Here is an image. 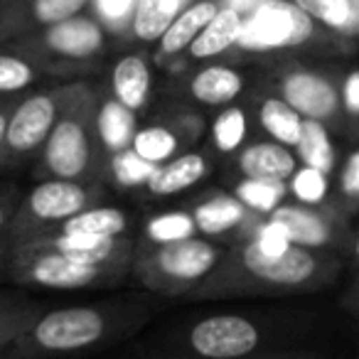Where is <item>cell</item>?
<instances>
[{
    "label": "cell",
    "instance_id": "1",
    "mask_svg": "<svg viewBox=\"0 0 359 359\" xmlns=\"http://www.w3.org/2000/svg\"><path fill=\"white\" fill-rule=\"evenodd\" d=\"M145 320L138 305H67L45 310L0 359H79L128 337Z\"/></svg>",
    "mask_w": 359,
    "mask_h": 359
},
{
    "label": "cell",
    "instance_id": "2",
    "mask_svg": "<svg viewBox=\"0 0 359 359\" xmlns=\"http://www.w3.org/2000/svg\"><path fill=\"white\" fill-rule=\"evenodd\" d=\"M332 278V266L318 251L290 246L280 256H266L254 244L241 246L229 261H222L205 285L197 288V298H224V295L256 293H298L318 288Z\"/></svg>",
    "mask_w": 359,
    "mask_h": 359
},
{
    "label": "cell",
    "instance_id": "3",
    "mask_svg": "<svg viewBox=\"0 0 359 359\" xmlns=\"http://www.w3.org/2000/svg\"><path fill=\"white\" fill-rule=\"evenodd\" d=\"M271 330L266 323L239 313H217L182 327L175 349L190 359H251L271 352Z\"/></svg>",
    "mask_w": 359,
    "mask_h": 359
},
{
    "label": "cell",
    "instance_id": "4",
    "mask_svg": "<svg viewBox=\"0 0 359 359\" xmlns=\"http://www.w3.org/2000/svg\"><path fill=\"white\" fill-rule=\"evenodd\" d=\"M224 261V249L207 239H185L155 246L140 266V280L158 293L180 295L200 288L215 276Z\"/></svg>",
    "mask_w": 359,
    "mask_h": 359
},
{
    "label": "cell",
    "instance_id": "5",
    "mask_svg": "<svg viewBox=\"0 0 359 359\" xmlns=\"http://www.w3.org/2000/svg\"><path fill=\"white\" fill-rule=\"evenodd\" d=\"M315 35V22L293 0H269L249 18H244L236 45L244 50L271 52L300 47Z\"/></svg>",
    "mask_w": 359,
    "mask_h": 359
},
{
    "label": "cell",
    "instance_id": "6",
    "mask_svg": "<svg viewBox=\"0 0 359 359\" xmlns=\"http://www.w3.org/2000/svg\"><path fill=\"white\" fill-rule=\"evenodd\" d=\"M15 276L22 283L50 290H84L116 278V269L89 266L60 254L55 249H40L18 259Z\"/></svg>",
    "mask_w": 359,
    "mask_h": 359
},
{
    "label": "cell",
    "instance_id": "7",
    "mask_svg": "<svg viewBox=\"0 0 359 359\" xmlns=\"http://www.w3.org/2000/svg\"><path fill=\"white\" fill-rule=\"evenodd\" d=\"M280 99L308 121H330L339 111V94L330 79L318 72H290L280 81Z\"/></svg>",
    "mask_w": 359,
    "mask_h": 359
},
{
    "label": "cell",
    "instance_id": "8",
    "mask_svg": "<svg viewBox=\"0 0 359 359\" xmlns=\"http://www.w3.org/2000/svg\"><path fill=\"white\" fill-rule=\"evenodd\" d=\"M55 123L57 101L50 94L30 96L8 116L6 148L13 153H30L47 143Z\"/></svg>",
    "mask_w": 359,
    "mask_h": 359
},
{
    "label": "cell",
    "instance_id": "9",
    "mask_svg": "<svg viewBox=\"0 0 359 359\" xmlns=\"http://www.w3.org/2000/svg\"><path fill=\"white\" fill-rule=\"evenodd\" d=\"M91 158L89 135L76 118H62L55 123L45 143V165L57 180H76L86 172Z\"/></svg>",
    "mask_w": 359,
    "mask_h": 359
},
{
    "label": "cell",
    "instance_id": "10",
    "mask_svg": "<svg viewBox=\"0 0 359 359\" xmlns=\"http://www.w3.org/2000/svg\"><path fill=\"white\" fill-rule=\"evenodd\" d=\"M89 192L74 180H47L32 187L27 197L30 212L42 222H67L86 210Z\"/></svg>",
    "mask_w": 359,
    "mask_h": 359
},
{
    "label": "cell",
    "instance_id": "11",
    "mask_svg": "<svg viewBox=\"0 0 359 359\" xmlns=\"http://www.w3.org/2000/svg\"><path fill=\"white\" fill-rule=\"evenodd\" d=\"M104 42V27L96 20H91V18L81 15L65 22H57V25L47 27L45 32V45L55 55L69 57V60H89V57L99 55Z\"/></svg>",
    "mask_w": 359,
    "mask_h": 359
},
{
    "label": "cell",
    "instance_id": "12",
    "mask_svg": "<svg viewBox=\"0 0 359 359\" xmlns=\"http://www.w3.org/2000/svg\"><path fill=\"white\" fill-rule=\"evenodd\" d=\"M298 170V158L290 148L273 140L254 143L239 153V172L246 180H269V182H288Z\"/></svg>",
    "mask_w": 359,
    "mask_h": 359
},
{
    "label": "cell",
    "instance_id": "13",
    "mask_svg": "<svg viewBox=\"0 0 359 359\" xmlns=\"http://www.w3.org/2000/svg\"><path fill=\"white\" fill-rule=\"evenodd\" d=\"M269 219L278 222L285 231L293 246H303V249L318 251L332 241V226L327 224L325 217L313 212L310 207L303 205H280L269 215Z\"/></svg>",
    "mask_w": 359,
    "mask_h": 359
},
{
    "label": "cell",
    "instance_id": "14",
    "mask_svg": "<svg viewBox=\"0 0 359 359\" xmlns=\"http://www.w3.org/2000/svg\"><path fill=\"white\" fill-rule=\"evenodd\" d=\"M207 172H210V165H207L205 155L200 153L177 155V158L158 165V170L148 180L145 190L153 197H172L177 192H185L190 187H195L200 180L207 177Z\"/></svg>",
    "mask_w": 359,
    "mask_h": 359
},
{
    "label": "cell",
    "instance_id": "15",
    "mask_svg": "<svg viewBox=\"0 0 359 359\" xmlns=\"http://www.w3.org/2000/svg\"><path fill=\"white\" fill-rule=\"evenodd\" d=\"M217 13H219V3H215V0H197V3H190L187 8H182V13L175 18L172 25L160 37V55L172 57L190 50V45L197 40V35L205 30L207 22Z\"/></svg>",
    "mask_w": 359,
    "mask_h": 359
},
{
    "label": "cell",
    "instance_id": "16",
    "mask_svg": "<svg viewBox=\"0 0 359 359\" xmlns=\"http://www.w3.org/2000/svg\"><path fill=\"white\" fill-rule=\"evenodd\" d=\"M150 67L145 57L140 55H126L114 65L111 72V89H114V99L123 104L126 109L140 111L148 104L150 96Z\"/></svg>",
    "mask_w": 359,
    "mask_h": 359
},
{
    "label": "cell",
    "instance_id": "17",
    "mask_svg": "<svg viewBox=\"0 0 359 359\" xmlns=\"http://www.w3.org/2000/svg\"><path fill=\"white\" fill-rule=\"evenodd\" d=\"M244 91V74L234 67L210 65L200 69L190 81V94L205 106L231 104Z\"/></svg>",
    "mask_w": 359,
    "mask_h": 359
},
{
    "label": "cell",
    "instance_id": "18",
    "mask_svg": "<svg viewBox=\"0 0 359 359\" xmlns=\"http://www.w3.org/2000/svg\"><path fill=\"white\" fill-rule=\"evenodd\" d=\"M241 27H244V18L231 8L222 6L219 13L207 22V27L197 35V40L192 42L187 52L192 60H210V57L222 55L239 42Z\"/></svg>",
    "mask_w": 359,
    "mask_h": 359
},
{
    "label": "cell",
    "instance_id": "19",
    "mask_svg": "<svg viewBox=\"0 0 359 359\" xmlns=\"http://www.w3.org/2000/svg\"><path fill=\"white\" fill-rule=\"evenodd\" d=\"M244 217H246V207L234 195H226V192H219V195L200 202L195 207V212H192L197 231L210 236V239L236 229L244 222Z\"/></svg>",
    "mask_w": 359,
    "mask_h": 359
},
{
    "label": "cell",
    "instance_id": "20",
    "mask_svg": "<svg viewBox=\"0 0 359 359\" xmlns=\"http://www.w3.org/2000/svg\"><path fill=\"white\" fill-rule=\"evenodd\" d=\"M182 8L185 0H138L130 18V32L140 42H160Z\"/></svg>",
    "mask_w": 359,
    "mask_h": 359
},
{
    "label": "cell",
    "instance_id": "21",
    "mask_svg": "<svg viewBox=\"0 0 359 359\" xmlns=\"http://www.w3.org/2000/svg\"><path fill=\"white\" fill-rule=\"evenodd\" d=\"M128 226V217L118 207H94L62 222L65 236H101V239H118Z\"/></svg>",
    "mask_w": 359,
    "mask_h": 359
},
{
    "label": "cell",
    "instance_id": "22",
    "mask_svg": "<svg viewBox=\"0 0 359 359\" xmlns=\"http://www.w3.org/2000/svg\"><path fill=\"white\" fill-rule=\"evenodd\" d=\"M96 130H99V140L106 150L121 153V150L130 148L135 130H138L135 114L116 99H109L101 104L99 114H96Z\"/></svg>",
    "mask_w": 359,
    "mask_h": 359
},
{
    "label": "cell",
    "instance_id": "23",
    "mask_svg": "<svg viewBox=\"0 0 359 359\" xmlns=\"http://www.w3.org/2000/svg\"><path fill=\"white\" fill-rule=\"evenodd\" d=\"M303 116L295 109H290L280 96H269L259 106V123L273 143H280L285 148H295L303 133Z\"/></svg>",
    "mask_w": 359,
    "mask_h": 359
},
{
    "label": "cell",
    "instance_id": "24",
    "mask_svg": "<svg viewBox=\"0 0 359 359\" xmlns=\"http://www.w3.org/2000/svg\"><path fill=\"white\" fill-rule=\"evenodd\" d=\"M50 249L69 256L74 261L89 266H104V269H116L118 264V241L101 239V236H55Z\"/></svg>",
    "mask_w": 359,
    "mask_h": 359
},
{
    "label": "cell",
    "instance_id": "25",
    "mask_svg": "<svg viewBox=\"0 0 359 359\" xmlns=\"http://www.w3.org/2000/svg\"><path fill=\"white\" fill-rule=\"evenodd\" d=\"M295 150H298V160L305 168L320 170L325 175H330L337 168V148L332 145L330 130L320 121H303V133H300Z\"/></svg>",
    "mask_w": 359,
    "mask_h": 359
},
{
    "label": "cell",
    "instance_id": "26",
    "mask_svg": "<svg viewBox=\"0 0 359 359\" xmlns=\"http://www.w3.org/2000/svg\"><path fill=\"white\" fill-rule=\"evenodd\" d=\"M288 195V182H269V180H241L234 187V197L246 207L259 215H271L283 205Z\"/></svg>",
    "mask_w": 359,
    "mask_h": 359
},
{
    "label": "cell",
    "instance_id": "27",
    "mask_svg": "<svg viewBox=\"0 0 359 359\" xmlns=\"http://www.w3.org/2000/svg\"><path fill=\"white\" fill-rule=\"evenodd\" d=\"M177 148H180V138L175 135V130L165 128V126H145V128H138L133 135V143H130V150L135 155H140V158L153 165H163L168 160H172Z\"/></svg>",
    "mask_w": 359,
    "mask_h": 359
},
{
    "label": "cell",
    "instance_id": "28",
    "mask_svg": "<svg viewBox=\"0 0 359 359\" xmlns=\"http://www.w3.org/2000/svg\"><path fill=\"white\" fill-rule=\"evenodd\" d=\"M45 310L35 303H27L20 298H8L0 295V352L35 323Z\"/></svg>",
    "mask_w": 359,
    "mask_h": 359
},
{
    "label": "cell",
    "instance_id": "29",
    "mask_svg": "<svg viewBox=\"0 0 359 359\" xmlns=\"http://www.w3.org/2000/svg\"><path fill=\"white\" fill-rule=\"evenodd\" d=\"M197 231L195 219L187 212H165L158 215L145 224V236L153 241L155 246L175 244V241H185L192 239Z\"/></svg>",
    "mask_w": 359,
    "mask_h": 359
},
{
    "label": "cell",
    "instance_id": "30",
    "mask_svg": "<svg viewBox=\"0 0 359 359\" xmlns=\"http://www.w3.org/2000/svg\"><path fill=\"white\" fill-rule=\"evenodd\" d=\"M246 130H249L246 111L239 109V106H231V109L222 111L212 123V143L224 155L236 153L246 140Z\"/></svg>",
    "mask_w": 359,
    "mask_h": 359
},
{
    "label": "cell",
    "instance_id": "31",
    "mask_svg": "<svg viewBox=\"0 0 359 359\" xmlns=\"http://www.w3.org/2000/svg\"><path fill=\"white\" fill-rule=\"evenodd\" d=\"M288 192L298 200V205L318 207L327 200L330 180H327V175L320 172V170L300 165V168L293 172V177L288 180Z\"/></svg>",
    "mask_w": 359,
    "mask_h": 359
},
{
    "label": "cell",
    "instance_id": "32",
    "mask_svg": "<svg viewBox=\"0 0 359 359\" xmlns=\"http://www.w3.org/2000/svg\"><path fill=\"white\" fill-rule=\"evenodd\" d=\"M293 3L313 18L315 25H323L339 35H344L347 30L352 0H293Z\"/></svg>",
    "mask_w": 359,
    "mask_h": 359
},
{
    "label": "cell",
    "instance_id": "33",
    "mask_svg": "<svg viewBox=\"0 0 359 359\" xmlns=\"http://www.w3.org/2000/svg\"><path fill=\"white\" fill-rule=\"evenodd\" d=\"M111 170H114V177L118 185L123 187H140L148 185V180L155 175L158 165L148 163L140 155H135L130 148L121 150V153H114L111 158Z\"/></svg>",
    "mask_w": 359,
    "mask_h": 359
},
{
    "label": "cell",
    "instance_id": "34",
    "mask_svg": "<svg viewBox=\"0 0 359 359\" xmlns=\"http://www.w3.org/2000/svg\"><path fill=\"white\" fill-rule=\"evenodd\" d=\"M91 0H32V13L40 25L52 27L57 22L79 18Z\"/></svg>",
    "mask_w": 359,
    "mask_h": 359
},
{
    "label": "cell",
    "instance_id": "35",
    "mask_svg": "<svg viewBox=\"0 0 359 359\" xmlns=\"http://www.w3.org/2000/svg\"><path fill=\"white\" fill-rule=\"evenodd\" d=\"M35 81V69L25 60L0 55V94H15Z\"/></svg>",
    "mask_w": 359,
    "mask_h": 359
},
{
    "label": "cell",
    "instance_id": "36",
    "mask_svg": "<svg viewBox=\"0 0 359 359\" xmlns=\"http://www.w3.org/2000/svg\"><path fill=\"white\" fill-rule=\"evenodd\" d=\"M249 244H254L256 249L261 251V254L266 256H280L285 254V251L290 249V239H288V231L283 229V226L278 224V222L273 219H266L264 224L256 229L254 239L249 241Z\"/></svg>",
    "mask_w": 359,
    "mask_h": 359
},
{
    "label": "cell",
    "instance_id": "37",
    "mask_svg": "<svg viewBox=\"0 0 359 359\" xmlns=\"http://www.w3.org/2000/svg\"><path fill=\"white\" fill-rule=\"evenodd\" d=\"M339 192L347 200H359V148L347 155L339 170Z\"/></svg>",
    "mask_w": 359,
    "mask_h": 359
},
{
    "label": "cell",
    "instance_id": "38",
    "mask_svg": "<svg viewBox=\"0 0 359 359\" xmlns=\"http://www.w3.org/2000/svg\"><path fill=\"white\" fill-rule=\"evenodd\" d=\"M135 3H138V0H94L99 15L104 18L106 22H111V25L130 20L135 11Z\"/></svg>",
    "mask_w": 359,
    "mask_h": 359
},
{
    "label": "cell",
    "instance_id": "39",
    "mask_svg": "<svg viewBox=\"0 0 359 359\" xmlns=\"http://www.w3.org/2000/svg\"><path fill=\"white\" fill-rule=\"evenodd\" d=\"M339 104L349 116L359 118V69H352L342 81V91H339Z\"/></svg>",
    "mask_w": 359,
    "mask_h": 359
},
{
    "label": "cell",
    "instance_id": "40",
    "mask_svg": "<svg viewBox=\"0 0 359 359\" xmlns=\"http://www.w3.org/2000/svg\"><path fill=\"white\" fill-rule=\"evenodd\" d=\"M264 3H269V0H224V8H231V11H236L241 18H249L254 11H259Z\"/></svg>",
    "mask_w": 359,
    "mask_h": 359
},
{
    "label": "cell",
    "instance_id": "41",
    "mask_svg": "<svg viewBox=\"0 0 359 359\" xmlns=\"http://www.w3.org/2000/svg\"><path fill=\"white\" fill-rule=\"evenodd\" d=\"M251 359H320L315 354H303V352H264V354H256Z\"/></svg>",
    "mask_w": 359,
    "mask_h": 359
},
{
    "label": "cell",
    "instance_id": "42",
    "mask_svg": "<svg viewBox=\"0 0 359 359\" xmlns=\"http://www.w3.org/2000/svg\"><path fill=\"white\" fill-rule=\"evenodd\" d=\"M344 37H359V0H352V11H349V22Z\"/></svg>",
    "mask_w": 359,
    "mask_h": 359
},
{
    "label": "cell",
    "instance_id": "43",
    "mask_svg": "<svg viewBox=\"0 0 359 359\" xmlns=\"http://www.w3.org/2000/svg\"><path fill=\"white\" fill-rule=\"evenodd\" d=\"M347 305L352 308V313L359 318V280H357V285L352 288V293L347 295Z\"/></svg>",
    "mask_w": 359,
    "mask_h": 359
},
{
    "label": "cell",
    "instance_id": "44",
    "mask_svg": "<svg viewBox=\"0 0 359 359\" xmlns=\"http://www.w3.org/2000/svg\"><path fill=\"white\" fill-rule=\"evenodd\" d=\"M352 256L357 259V264H359V234H357V239L352 241Z\"/></svg>",
    "mask_w": 359,
    "mask_h": 359
},
{
    "label": "cell",
    "instance_id": "45",
    "mask_svg": "<svg viewBox=\"0 0 359 359\" xmlns=\"http://www.w3.org/2000/svg\"><path fill=\"white\" fill-rule=\"evenodd\" d=\"M170 359H190V357H182V354H175V357H170Z\"/></svg>",
    "mask_w": 359,
    "mask_h": 359
},
{
    "label": "cell",
    "instance_id": "46",
    "mask_svg": "<svg viewBox=\"0 0 359 359\" xmlns=\"http://www.w3.org/2000/svg\"><path fill=\"white\" fill-rule=\"evenodd\" d=\"M0 261H3V254H0Z\"/></svg>",
    "mask_w": 359,
    "mask_h": 359
},
{
    "label": "cell",
    "instance_id": "47",
    "mask_svg": "<svg viewBox=\"0 0 359 359\" xmlns=\"http://www.w3.org/2000/svg\"><path fill=\"white\" fill-rule=\"evenodd\" d=\"M185 3H187V0H185Z\"/></svg>",
    "mask_w": 359,
    "mask_h": 359
}]
</instances>
